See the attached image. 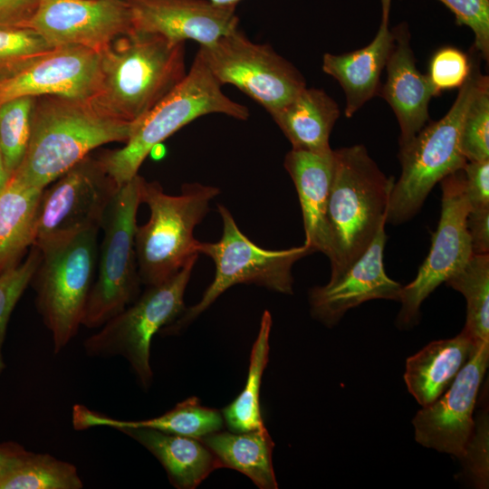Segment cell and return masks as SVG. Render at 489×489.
<instances>
[{"label":"cell","instance_id":"1","mask_svg":"<svg viewBox=\"0 0 489 489\" xmlns=\"http://www.w3.org/2000/svg\"><path fill=\"white\" fill-rule=\"evenodd\" d=\"M184 43L134 29L116 38L99 53L101 78L90 102L136 124L187 75Z\"/></svg>","mask_w":489,"mask_h":489},{"label":"cell","instance_id":"2","mask_svg":"<svg viewBox=\"0 0 489 489\" xmlns=\"http://www.w3.org/2000/svg\"><path fill=\"white\" fill-rule=\"evenodd\" d=\"M134 126L102 114L89 100L38 97L27 149L10 177L43 189L93 149L110 142H126Z\"/></svg>","mask_w":489,"mask_h":489},{"label":"cell","instance_id":"3","mask_svg":"<svg viewBox=\"0 0 489 489\" xmlns=\"http://www.w3.org/2000/svg\"><path fill=\"white\" fill-rule=\"evenodd\" d=\"M358 144L333 150V174L327 221L331 237V278L345 273L367 250L386 224L394 185Z\"/></svg>","mask_w":489,"mask_h":489},{"label":"cell","instance_id":"4","mask_svg":"<svg viewBox=\"0 0 489 489\" xmlns=\"http://www.w3.org/2000/svg\"><path fill=\"white\" fill-rule=\"evenodd\" d=\"M486 85L488 76L482 73L479 62L472 60L470 73L446 114L399 147L401 175L389 196L386 223L400 225L413 218L433 187L465 167L467 160L460 149L462 124L472 101Z\"/></svg>","mask_w":489,"mask_h":489},{"label":"cell","instance_id":"5","mask_svg":"<svg viewBox=\"0 0 489 489\" xmlns=\"http://www.w3.org/2000/svg\"><path fill=\"white\" fill-rule=\"evenodd\" d=\"M212 113L240 120L249 117L247 107L223 92L222 85L197 53L183 81L135 124L125 145L105 151L97 158L120 187L138 175L141 164L156 146L189 122Z\"/></svg>","mask_w":489,"mask_h":489},{"label":"cell","instance_id":"6","mask_svg":"<svg viewBox=\"0 0 489 489\" xmlns=\"http://www.w3.org/2000/svg\"><path fill=\"white\" fill-rule=\"evenodd\" d=\"M218 193L216 187L189 183L182 187L181 194L173 196L165 193L158 182L142 179L140 200L147 204L150 215L135 234L141 283H161L197 258L199 241L194 230Z\"/></svg>","mask_w":489,"mask_h":489},{"label":"cell","instance_id":"7","mask_svg":"<svg viewBox=\"0 0 489 489\" xmlns=\"http://www.w3.org/2000/svg\"><path fill=\"white\" fill-rule=\"evenodd\" d=\"M99 229H89L38 247L32 278L35 305L58 354L77 335L97 266Z\"/></svg>","mask_w":489,"mask_h":489},{"label":"cell","instance_id":"8","mask_svg":"<svg viewBox=\"0 0 489 489\" xmlns=\"http://www.w3.org/2000/svg\"><path fill=\"white\" fill-rule=\"evenodd\" d=\"M223 233L215 243L199 242L198 253L209 256L216 267L212 283L201 300L160 330L163 335H175L204 312L228 288L240 283L256 284L269 290L292 294V265L314 253L304 244L283 250L264 249L239 229L230 211L218 205Z\"/></svg>","mask_w":489,"mask_h":489},{"label":"cell","instance_id":"9","mask_svg":"<svg viewBox=\"0 0 489 489\" xmlns=\"http://www.w3.org/2000/svg\"><path fill=\"white\" fill-rule=\"evenodd\" d=\"M143 177L121 185L104 215L103 238L82 325L101 328L138 299L141 283L135 249L137 212Z\"/></svg>","mask_w":489,"mask_h":489},{"label":"cell","instance_id":"10","mask_svg":"<svg viewBox=\"0 0 489 489\" xmlns=\"http://www.w3.org/2000/svg\"><path fill=\"white\" fill-rule=\"evenodd\" d=\"M197 258L167 281L148 286L142 296L83 342L91 358L123 357L145 389L152 383L150 345L153 336L185 310L184 293Z\"/></svg>","mask_w":489,"mask_h":489},{"label":"cell","instance_id":"11","mask_svg":"<svg viewBox=\"0 0 489 489\" xmlns=\"http://www.w3.org/2000/svg\"><path fill=\"white\" fill-rule=\"evenodd\" d=\"M197 53L221 85L235 86L270 115L306 88L304 77L290 62L238 28Z\"/></svg>","mask_w":489,"mask_h":489},{"label":"cell","instance_id":"12","mask_svg":"<svg viewBox=\"0 0 489 489\" xmlns=\"http://www.w3.org/2000/svg\"><path fill=\"white\" fill-rule=\"evenodd\" d=\"M440 184L441 215L429 254L416 278L402 286L401 308L397 317V325L401 329L413 327L419 321L420 307L425 299L462 268L473 254L466 230L470 206L463 168L445 177Z\"/></svg>","mask_w":489,"mask_h":489},{"label":"cell","instance_id":"13","mask_svg":"<svg viewBox=\"0 0 489 489\" xmlns=\"http://www.w3.org/2000/svg\"><path fill=\"white\" fill-rule=\"evenodd\" d=\"M43 190L34 245L89 229H101L118 185L90 155Z\"/></svg>","mask_w":489,"mask_h":489},{"label":"cell","instance_id":"14","mask_svg":"<svg viewBox=\"0 0 489 489\" xmlns=\"http://www.w3.org/2000/svg\"><path fill=\"white\" fill-rule=\"evenodd\" d=\"M489 364V342L478 345L450 387L412 420L421 446L462 459L475 427L479 388Z\"/></svg>","mask_w":489,"mask_h":489},{"label":"cell","instance_id":"15","mask_svg":"<svg viewBox=\"0 0 489 489\" xmlns=\"http://www.w3.org/2000/svg\"><path fill=\"white\" fill-rule=\"evenodd\" d=\"M100 78L99 53L74 45L54 47L0 74V106L23 97L90 100Z\"/></svg>","mask_w":489,"mask_h":489},{"label":"cell","instance_id":"16","mask_svg":"<svg viewBox=\"0 0 489 489\" xmlns=\"http://www.w3.org/2000/svg\"><path fill=\"white\" fill-rule=\"evenodd\" d=\"M28 27L51 46L74 45L101 53L133 30L126 0H40Z\"/></svg>","mask_w":489,"mask_h":489},{"label":"cell","instance_id":"17","mask_svg":"<svg viewBox=\"0 0 489 489\" xmlns=\"http://www.w3.org/2000/svg\"><path fill=\"white\" fill-rule=\"evenodd\" d=\"M385 224L365 253L341 275L309 292L312 316L327 327L335 326L350 309L376 299H400L402 285L385 272Z\"/></svg>","mask_w":489,"mask_h":489},{"label":"cell","instance_id":"18","mask_svg":"<svg viewBox=\"0 0 489 489\" xmlns=\"http://www.w3.org/2000/svg\"><path fill=\"white\" fill-rule=\"evenodd\" d=\"M133 29L156 34L172 43H213L238 28L235 7L218 6L208 0H126Z\"/></svg>","mask_w":489,"mask_h":489},{"label":"cell","instance_id":"19","mask_svg":"<svg viewBox=\"0 0 489 489\" xmlns=\"http://www.w3.org/2000/svg\"><path fill=\"white\" fill-rule=\"evenodd\" d=\"M394 43L386 63L387 81L379 95L390 106L398 120L399 147L409 143L429 120L428 105L439 93L427 75L416 66L407 24L393 28Z\"/></svg>","mask_w":489,"mask_h":489},{"label":"cell","instance_id":"20","mask_svg":"<svg viewBox=\"0 0 489 489\" xmlns=\"http://www.w3.org/2000/svg\"><path fill=\"white\" fill-rule=\"evenodd\" d=\"M283 166L298 194L304 244L330 259L331 244L327 209L333 174V149L328 153H314L292 149L285 156Z\"/></svg>","mask_w":489,"mask_h":489},{"label":"cell","instance_id":"21","mask_svg":"<svg viewBox=\"0 0 489 489\" xmlns=\"http://www.w3.org/2000/svg\"><path fill=\"white\" fill-rule=\"evenodd\" d=\"M393 29L381 24L370 43L342 53H325L322 71L334 78L346 97L344 113L352 117L367 101L379 95L380 76L394 43Z\"/></svg>","mask_w":489,"mask_h":489},{"label":"cell","instance_id":"22","mask_svg":"<svg viewBox=\"0 0 489 489\" xmlns=\"http://www.w3.org/2000/svg\"><path fill=\"white\" fill-rule=\"evenodd\" d=\"M480 343L463 330L408 357L404 374L408 392L422 408L430 405L450 387Z\"/></svg>","mask_w":489,"mask_h":489},{"label":"cell","instance_id":"23","mask_svg":"<svg viewBox=\"0 0 489 489\" xmlns=\"http://www.w3.org/2000/svg\"><path fill=\"white\" fill-rule=\"evenodd\" d=\"M118 430L149 451L164 467L176 488L194 489L213 471L222 468L216 455L199 439L146 427Z\"/></svg>","mask_w":489,"mask_h":489},{"label":"cell","instance_id":"24","mask_svg":"<svg viewBox=\"0 0 489 489\" xmlns=\"http://www.w3.org/2000/svg\"><path fill=\"white\" fill-rule=\"evenodd\" d=\"M340 113L337 102L323 90L306 87L271 116L292 149L328 153L332 150L329 139Z\"/></svg>","mask_w":489,"mask_h":489},{"label":"cell","instance_id":"25","mask_svg":"<svg viewBox=\"0 0 489 489\" xmlns=\"http://www.w3.org/2000/svg\"><path fill=\"white\" fill-rule=\"evenodd\" d=\"M72 426L76 430L95 427L117 430L122 427H146L201 440L207 435L222 430L224 418L217 409L204 407L197 398L191 397L166 413L144 420L115 419L84 405L76 404L72 408Z\"/></svg>","mask_w":489,"mask_h":489},{"label":"cell","instance_id":"26","mask_svg":"<svg viewBox=\"0 0 489 489\" xmlns=\"http://www.w3.org/2000/svg\"><path fill=\"white\" fill-rule=\"evenodd\" d=\"M43 189L10 177L0 192V273L17 265L28 247L34 245Z\"/></svg>","mask_w":489,"mask_h":489},{"label":"cell","instance_id":"27","mask_svg":"<svg viewBox=\"0 0 489 489\" xmlns=\"http://www.w3.org/2000/svg\"><path fill=\"white\" fill-rule=\"evenodd\" d=\"M201 441L222 467L236 470L260 489H276L272 454L274 443L266 427L249 432H214Z\"/></svg>","mask_w":489,"mask_h":489},{"label":"cell","instance_id":"28","mask_svg":"<svg viewBox=\"0 0 489 489\" xmlns=\"http://www.w3.org/2000/svg\"><path fill=\"white\" fill-rule=\"evenodd\" d=\"M272 316L264 311L253 344L248 374L243 390L222 410L224 423L232 432L242 433L265 427L260 404L263 374L268 363Z\"/></svg>","mask_w":489,"mask_h":489},{"label":"cell","instance_id":"29","mask_svg":"<svg viewBox=\"0 0 489 489\" xmlns=\"http://www.w3.org/2000/svg\"><path fill=\"white\" fill-rule=\"evenodd\" d=\"M75 465L49 454L25 450L0 476V489H81Z\"/></svg>","mask_w":489,"mask_h":489},{"label":"cell","instance_id":"30","mask_svg":"<svg viewBox=\"0 0 489 489\" xmlns=\"http://www.w3.org/2000/svg\"><path fill=\"white\" fill-rule=\"evenodd\" d=\"M445 283L466 300L463 330L477 342H489V254H473Z\"/></svg>","mask_w":489,"mask_h":489},{"label":"cell","instance_id":"31","mask_svg":"<svg viewBox=\"0 0 489 489\" xmlns=\"http://www.w3.org/2000/svg\"><path fill=\"white\" fill-rule=\"evenodd\" d=\"M35 99L18 98L0 106V149L10 177L21 165L29 144Z\"/></svg>","mask_w":489,"mask_h":489},{"label":"cell","instance_id":"32","mask_svg":"<svg viewBox=\"0 0 489 489\" xmlns=\"http://www.w3.org/2000/svg\"><path fill=\"white\" fill-rule=\"evenodd\" d=\"M41 258V250L34 244L25 261L0 273V375L5 369L2 349L8 321L30 284Z\"/></svg>","mask_w":489,"mask_h":489},{"label":"cell","instance_id":"33","mask_svg":"<svg viewBox=\"0 0 489 489\" xmlns=\"http://www.w3.org/2000/svg\"><path fill=\"white\" fill-rule=\"evenodd\" d=\"M461 152L467 161L489 159V85L474 98L460 134Z\"/></svg>","mask_w":489,"mask_h":489},{"label":"cell","instance_id":"34","mask_svg":"<svg viewBox=\"0 0 489 489\" xmlns=\"http://www.w3.org/2000/svg\"><path fill=\"white\" fill-rule=\"evenodd\" d=\"M53 48L32 28H0V74Z\"/></svg>","mask_w":489,"mask_h":489},{"label":"cell","instance_id":"35","mask_svg":"<svg viewBox=\"0 0 489 489\" xmlns=\"http://www.w3.org/2000/svg\"><path fill=\"white\" fill-rule=\"evenodd\" d=\"M472 68V59L459 49L446 46L436 51L429 62L427 77L436 89L442 91L460 88Z\"/></svg>","mask_w":489,"mask_h":489},{"label":"cell","instance_id":"36","mask_svg":"<svg viewBox=\"0 0 489 489\" xmlns=\"http://www.w3.org/2000/svg\"><path fill=\"white\" fill-rule=\"evenodd\" d=\"M489 426L488 411H480L475 427L461 459L467 478L477 488H488L489 484Z\"/></svg>","mask_w":489,"mask_h":489},{"label":"cell","instance_id":"37","mask_svg":"<svg viewBox=\"0 0 489 489\" xmlns=\"http://www.w3.org/2000/svg\"><path fill=\"white\" fill-rule=\"evenodd\" d=\"M455 16L458 25L468 26L475 34V50L489 58V0H439Z\"/></svg>","mask_w":489,"mask_h":489},{"label":"cell","instance_id":"38","mask_svg":"<svg viewBox=\"0 0 489 489\" xmlns=\"http://www.w3.org/2000/svg\"><path fill=\"white\" fill-rule=\"evenodd\" d=\"M463 170L470 209L489 206V159L467 161Z\"/></svg>","mask_w":489,"mask_h":489},{"label":"cell","instance_id":"39","mask_svg":"<svg viewBox=\"0 0 489 489\" xmlns=\"http://www.w3.org/2000/svg\"><path fill=\"white\" fill-rule=\"evenodd\" d=\"M466 230L474 254H489V206L471 208Z\"/></svg>","mask_w":489,"mask_h":489},{"label":"cell","instance_id":"40","mask_svg":"<svg viewBox=\"0 0 489 489\" xmlns=\"http://www.w3.org/2000/svg\"><path fill=\"white\" fill-rule=\"evenodd\" d=\"M40 0H0V28L28 27Z\"/></svg>","mask_w":489,"mask_h":489},{"label":"cell","instance_id":"41","mask_svg":"<svg viewBox=\"0 0 489 489\" xmlns=\"http://www.w3.org/2000/svg\"><path fill=\"white\" fill-rule=\"evenodd\" d=\"M26 449L19 443H0V476H2Z\"/></svg>","mask_w":489,"mask_h":489},{"label":"cell","instance_id":"42","mask_svg":"<svg viewBox=\"0 0 489 489\" xmlns=\"http://www.w3.org/2000/svg\"><path fill=\"white\" fill-rule=\"evenodd\" d=\"M10 176L5 168L3 155L0 149V192L6 186L9 181Z\"/></svg>","mask_w":489,"mask_h":489},{"label":"cell","instance_id":"43","mask_svg":"<svg viewBox=\"0 0 489 489\" xmlns=\"http://www.w3.org/2000/svg\"><path fill=\"white\" fill-rule=\"evenodd\" d=\"M380 1H381V6H382L381 24H388L391 0H380Z\"/></svg>","mask_w":489,"mask_h":489},{"label":"cell","instance_id":"44","mask_svg":"<svg viewBox=\"0 0 489 489\" xmlns=\"http://www.w3.org/2000/svg\"><path fill=\"white\" fill-rule=\"evenodd\" d=\"M212 4L218 6H226V7H236L237 4L242 0H208Z\"/></svg>","mask_w":489,"mask_h":489}]
</instances>
